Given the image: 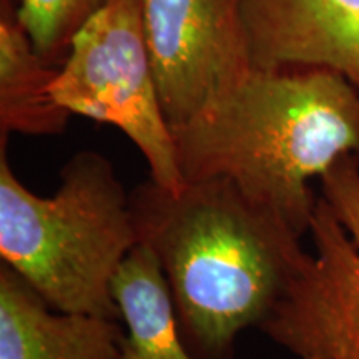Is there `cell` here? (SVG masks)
I'll return each mask as SVG.
<instances>
[{"mask_svg": "<svg viewBox=\"0 0 359 359\" xmlns=\"http://www.w3.org/2000/svg\"><path fill=\"white\" fill-rule=\"evenodd\" d=\"M172 133L183 182L228 180L303 238L309 182L359 155V88L330 69L253 67Z\"/></svg>", "mask_w": 359, "mask_h": 359, "instance_id": "1", "label": "cell"}, {"mask_svg": "<svg viewBox=\"0 0 359 359\" xmlns=\"http://www.w3.org/2000/svg\"><path fill=\"white\" fill-rule=\"evenodd\" d=\"M130 196L187 348L196 359H233L241 331L262 326L281 298L304 250L302 236L223 178L177 191L148 180Z\"/></svg>", "mask_w": 359, "mask_h": 359, "instance_id": "2", "label": "cell"}, {"mask_svg": "<svg viewBox=\"0 0 359 359\" xmlns=\"http://www.w3.org/2000/svg\"><path fill=\"white\" fill-rule=\"evenodd\" d=\"M138 243L132 196L105 155L75 154L43 198L17 178L0 140V257L53 309L120 320L111 283Z\"/></svg>", "mask_w": 359, "mask_h": 359, "instance_id": "3", "label": "cell"}, {"mask_svg": "<svg viewBox=\"0 0 359 359\" xmlns=\"http://www.w3.org/2000/svg\"><path fill=\"white\" fill-rule=\"evenodd\" d=\"M53 97L70 115L118 128L143 155L156 185L183 187L138 0H107L83 22L58 69Z\"/></svg>", "mask_w": 359, "mask_h": 359, "instance_id": "4", "label": "cell"}, {"mask_svg": "<svg viewBox=\"0 0 359 359\" xmlns=\"http://www.w3.org/2000/svg\"><path fill=\"white\" fill-rule=\"evenodd\" d=\"M304 248L262 330L296 359H359V155L320 178Z\"/></svg>", "mask_w": 359, "mask_h": 359, "instance_id": "5", "label": "cell"}, {"mask_svg": "<svg viewBox=\"0 0 359 359\" xmlns=\"http://www.w3.org/2000/svg\"><path fill=\"white\" fill-rule=\"evenodd\" d=\"M170 128L253 69L241 0H138Z\"/></svg>", "mask_w": 359, "mask_h": 359, "instance_id": "6", "label": "cell"}, {"mask_svg": "<svg viewBox=\"0 0 359 359\" xmlns=\"http://www.w3.org/2000/svg\"><path fill=\"white\" fill-rule=\"evenodd\" d=\"M262 69H330L359 88V0H241Z\"/></svg>", "mask_w": 359, "mask_h": 359, "instance_id": "7", "label": "cell"}, {"mask_svg": "<svg viewBox=\"0 0 359 359\" xmlns=\"http://www.w3.org/2000/svg\"><path fill=\"white\" fill-rule=\"evenodd\" d=\"M118 320L53 309L25 280L0 266V359H122Z\"/></svg>", "mask_w": 359, "mask_h": 359, "instance_id": "8", "label": "cell"}, {"mask_svg": "<svg viewBox=\"0 0 359 359\" xmlns=\"http://www.w3.org/2000/svg\"><path fill=\"white\" fill-rule=\"evenodd\" d=\"M58 69L35 50L29 34L2 0L0 15V140L12 133L53 137L64 133L70 111L53 97Z\"/></svg>", "mask_w": 359, "mask_h": 359, "instance_id": "9", "label": "cell"}, {"mask_svg": "<svg viewBox=\"0 0 359 359\" xmlns=\"http://www.w3.org/2000/svg\"><path fill=\"white\" fill-rule=\"evenodd\" d=\"M111 296L127 327L122 359H195L182 338L158 259L147 245L138 243L125 258Z\"/></svg>", "mask_w": 359, "mask_h": 359, "instance_id": "10", "label": "cell"}, {"mask_svg": "<svg viewBox=\"0 0 359 359\" xmlns=\"http://www.w3.org/2000/svg\"><path fill=\"white\" fill-rule=\"evenodd\" d=\"M107 0H20L17 19L29 34L35 50L53 62L83 22Z\"/></svg>", "mask_w": 359, "mask_h": 359, "instance_id": "11", "label": "cell"}]
</instances>
